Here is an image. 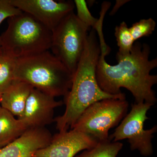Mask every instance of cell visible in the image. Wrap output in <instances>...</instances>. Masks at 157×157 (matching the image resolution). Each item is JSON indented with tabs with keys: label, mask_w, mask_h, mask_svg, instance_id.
<instances>
[{
	"label": "cell",
	"mask_w": 157,
	"mask_h": 157,
	"mask_svg": "<svg viewBox=\"0 0 157 157\" xmlns=\"http://www.w3.org/2000/svg\"><path fill=\"white\" fill-rule=\"evenodd\" d=\"M150 52L148 44L135 42L129 54H117L118 64L112 66L105 60L107 54L101 52L96 71L101 89L117 95L122 93L121 88H124L132 93L135 103L155 105L157 100L152 86L157 83V76L150 72L157 67V58L150 60Z\"/></svg>",
	"instance_id": "obj_1"
},
{
	"label": "cell",
	"mask_w": 157,
	"mask_h": 157,
	"mask_svg": "<svg viewBox=\"0 0 157 157\" xmlns=\"http://www.w3.org/2000/svg\"><path fill=\"white\" fill-rule=\"evenodd\" d=\"M94 29L88 34L84 49L73 75L72 85L64 98L65 112L54 119L59 132L72 128L76 121L92 104L107 99H125L124 93L111 95L101 89L97 81L96 68L101 49Z\"/></svg>",
	"instance_id": "obj_2"
},
{
	"label": "cell",
	"mask_w": 157,
	"mask_h": 157,
	"mask_svg": "<svg viewBox=\"0 0 157 157\" xmlns=\"http://www.w3.org/2000/svg\"><path fill=\"white\" fill-rule=\"evenodd\" d=\"M14 80L54 98L67 95L73 75L49 51L15 60Z\"/></svg>",
	"instance_id": "obj_3"
},
{
	"label": "cell",
	"mask_w": 157,
	"mask_h": 157,
	"mask_svg": "<svg viewBox=\"0 0 157 157\" xmlns=\"http://www.w3.org/2000/svg\"><path fill=\"white\" fill-rule=\"evenodd\" d=\"M8 22L0 36L4 53L17 59L50 49L52 31L30 14L22 12L8 18Z\"/></svg>",
	"instance_id": "obj_4"
},
{
	"label": "cell",
	"mask_w": 157,
	"mask_h": 157,
	"mask_svg": "<svg viewBox=\"0 0 157 157\" xmlns=\"http://www.w3.org/2000/svg\"><path fill=\"white\" fill-rule=\"evenodd\" d=\"M90 29L73 11L52 31L51 52L73 75L81 58Z\"/></svg>",
	"instance_id": "obj_5"
},
{
	"label": "cell",
	"mask_w": 157,
	"mask_h": 157,
	"mask_svg": "<svg viewBox=\"0 0 157 157\" xmlns=\"http://www.w3.org/2000/svg\"><path fill=\"white\" fill-rule=\"evenodd\" d=\"M128 107L126 99L98 101L82 113L71 129L90 135L98 142L107 141L109 140V130L123 119Z\"/></svg>",
	"instance_id": "obj_6"
},
{
	"label": "cell",
	"mask_w": 157,
	"mask_h": 157,
	"mask_svg": "<svg viewBox=\"0 0 157 157\" xmlns=\"http://www.w3.org/2000/svg\"><path fill=\"white\" fill-rule=\"evenodd\" d=\"M153 106L147 103L132 104V109L124 118L114 132L109 135V140L118 142L127 139L132 151L137 150L144 156L151 155L153 153L152 139L157 132V125L145 130L144 124L149 118L147 111Z\"/></svg>",
	"instance_id": "obj_7"
},
{
	"label": "cell",
	"mask_w": 157,
	"mask_h": 157,
	"mask_svg": "<svg viewBox=\"0 0 157 157\" xmlns=\"http://www.w3.org/2000/svg\"><path fill=\"white\" fill-rule=\"evenodd\" d=\"M14 7L31 15L52 31L75 9L72 1L10 0Z\"/></svg>",
	"instance_id": "obj_8"
},
{
	"label": "cell",
	"mask_w": 157,
	"mask_h": 157,
	"mask_svg": "<svg viewBox=\"0 0 157 157\" xmlns=\"http://www.w3.org/2000/svg\"><path fill=\"white\" fill-rule=\"evenodd\" d=\"M98 143L90 135L71 129L52 136L48 145L37 150L33 157H74L82 151L94 147Z\"/></svg>",
	"instance_id": "obj_9"
},
{
	"label": "cell",
	"mask_w": 157,
	"mask_h": 157,
	"mask_svg": "<svg viewBox=\"0 0 157 157\" xmlns=\"http://www.w3.org/2000/svg\"><path fill=\"white\" fill-rule=\"evenodd\" d=\"M63 102L57 101L55 98L33 88L22 115L17 118L28 128H43L54 121V110L62 106Z\"/></svg>",
	"instance_id": "obj_10"
},
{
	"label": "cell",
	"mask_w": 157,
	"mask_h": 157,
	"mask_svg": "<svg viewBox=\"0 0 157 157\" xmlns=\"http://www.w3.org/2000/svg\"><path fill=\"white\" fill-rule=\"evenodd\" d=\"M52 136L45 128H30L13 142L0 149V157H33L50 143Z\"/></svg>",
	"instance_id": "obj_11"
},
{
	"label": "cell",
	"mask_w": 157,
	"mask_h": 157,
	"mask_svg": "<svg viewBox=\"0 0 157 157\" xmlns=\"http://www.w3.org/2000/svg\"><path fill=\"white\" fill-rule=\"evenodd\" d=\"M33 88L27 83L14 80L2 94L1 107L9 111L14 116L20 117Z\"/></svg>",
	"instance_id": "obj_12"
},
{
	"label": "cell",
	"mask_w": 157,
	"mask_h": 157,
	"mask_svg": "<svg viewBox=\"0 0 157 157\" xmlns=\"http://www.w3.org/2000/svg\"><path fill=\"white\" fill-rule=\"evenodd\" d=\"M13 114L0 107V149L14 141L28 129Z\"/></svg>",
	"instance_id": "obj_13"
},
{
	"label": "cell",
	"mask_w": 157,
	"mask_h": 157,
	"mask_svg": "<svg viewBox=\"0 0 157 157\" xmlns=\"http://www.w3.org/2000/svg\"><path fill=\"white\" fill-rule=\"evenodd\" d=\"M123 147L120 141L113 142L110 140L98 142L94 147L84 151L74 157H117Z\"/></svg>",
	"instance_id": "obj_14"
},
{
	"label": "cell",
	"mask_w": 157,
	"mask_h": 157,
	"mask_svg": "<svg viewBox=\"0 0 157 157\" xmlns=\"http://www.w3.org/2000/svg\"><path fill=\"white\" fill-rule=\"evenodd\" d=\"M15 60L3 52L0 56V94L2 95L14 81Z\"/></svg>",
	"instance_id": "obj_15"
},
{
	"label": "cell",
	"mask_w": 157,
	"mask_h": 157,
	"mask_svg": "<svg viewBox=\"0 0 157 157\" xmlns=\"http://www.w3.org/2000/svg\"><path fill=\"white\" fill-rule=\"evenodd\" d=\"M114 35L119 47V51L117 54L122 56L129 54L135 41L126 23L123 21L117 26Z\"/></svg>",
	"instance_id": "obj_16"
},
{
	"label": "cell",
	"mask_w": 157,
	"mask_h": 157,
	"mask_svg": "<svg viewBox=\"0 0 157 157\" xmlns=\"http://www.w3.org/2000/svg\"><path fill=\"white\" fill-rule=\"evenodd\" d=\"M156 27L155 21L152 18L141 19L129 28L135 42L144 37H148L152 34Z\"/></svg>",
	"instance_id": "obj_17"
},
{
	"label": "cell",
	"mask_w": 157,
	"mask_h": 157,
	"mask_svg": "<svg viewBox=\"0 0 157 157\" xmlns=\"http://www.w3.org/2000/svg\"><path fill=\"white\" fill-rule=\"evenodd\" d=\"M73 2L77 11L76 15L78 19L89 27L95 29L98 19L93 17L91 14L86 2L84 0H75Z\"/></svg>",
	"instance_id": "obj_18"
},
{
	"label": "cell",
	"mask_w": 157,
	"mask_h": 157,
	"mask_svg": "<svg viewBox=\"0 0 157 157\" xmlns=\"http://www.w3.org/2000/svg\"><path fill=\"white\" fill-rule=\"evenodd\" d=\"M22 11L14 7L10 0H0V25L7 18L13 17L21 13ZM0 47L1 40H0Z\"/></svg>",
	"instance_id": "obj_19"
},
{
	"label": "cell",
	"mask_w": 157,
	"mask_h": 157,
	"mask_svg": "<svg viewBox=\"0 0 157 157\" xmlns=\"http://www.w3.org/2000/svg\"><path fill=\"white\" fill-rule=\"evenodd\" d=\"M128 2V1H117L115 6L113 7L111 11L110 15H112L115 14L119 9L121 8V7L123 5L125 4L126 3Z\"/></svg>",
	"instance_id": "obj_20"
},
{
	"label": "cell",
	"mask_w": 157,
	"mask_h": 157,
	"mask_svg": "<svg viewBox=\"0 0 157 157\" xmlns=\"http://www.w3.org/2000/svg\"><path fill=\"white\" fill-rule=\"evenodd\" d=\"M2 48L0 47V56L2 55Z\"/></svg>",
	"instance_id": "obj_21"
},
{
	"label": "cell",
	"mask_w": 157,
	"mask_h": 157,
	"mask_svg": "<svg viewBox=\"0 0 157 157\" xmlns=\"http://www.w3.org/2000/svg\"><path fill=\"white\" fill-rule=\"evenodd\" d=\"M1 97H2V95L0 94V107H1Z\"/></svg>",
	"instance_id": "obj_22"
}]
</instances>
